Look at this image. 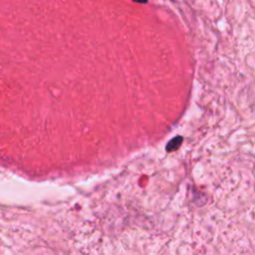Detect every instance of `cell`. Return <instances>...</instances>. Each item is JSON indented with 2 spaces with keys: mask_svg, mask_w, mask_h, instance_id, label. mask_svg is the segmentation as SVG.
I'll return each instance as SVG.
<instances>
[{
  "mask_svg": "<svg viewBox=\"0 0 255 255\" xmlns=\"http://www.w3.org/2000/svg\"><path fill=\"white\" fill-rule=\"evenodd\" d=\"M182 142V137H177V138H175V139L172 140V141L169 143V145L167 146V150H168V151H173V150L177 149V148L181 146Z\"/></svg>",
  "mask_w": 255,
  "mask_h": 255,
  "instance_id": "6da1fadb",
  "label": "cell"
}]
</instances>
